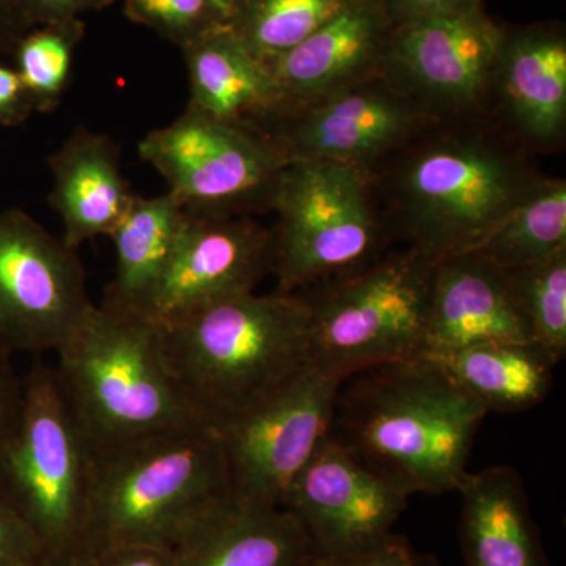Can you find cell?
<instances>
[{
  "mask_svg": "<svg viewBox=\"0 0 566 566\" xmlns=\"http://www.w3.org/2000/svg\"><path fill=\"white\" fill-rule=\"evenodd\" d=\"M433 122L381 76L290 107L260 129L289 161L345 164L370 174Z\"/></svg>",
  "mask_w": 566,
  "mask_h": 566,
  "instance_id": "cell-13",
  "label": "cell"
},
{
  "mask_svg": "<svg viewBox=\"0 0 566 566\" xmlns=\"http://www.w3.org/2000/svg\"><path fill=\"white\" fill-rule=\"evenodd\" d=\"M394 25L382 0H348L303 43L266 63L282 111L379 74Z\"/></svg>",
  "mask_w": 566,
  "mask_h": 566,
  "instance_id": "cell-16",
  "label": "cell"
},
{
  "mask_svg": "<svg viewBox=\"0 0 566 566\" xmlns=\"http://www.w3.org/2000/svg\"><path fill=\"white\" fill-rule=\"evenodd\" d=\"M91 450L87 509L74 566L117 547L170 549L197 517L232 497L214 427L182 428Z\"/></svg>",
  "mask_w": 566,
  "mask_h": 566,
  "instance_id": "cell-3",
  "label": "cell"
},
{
  "mask_svg": "<svg viewBox=\"0 0 566 566\" xmlns=\"http://www.w3.org/2000/svg\"><path fill=\"white\" fill-rule=\"evenodd\" d=\"M490 112L528 151L560 147L566 132V41L560 32H505Z\"/></svg>",
  "mask_w": 566,
  "mask_h": 566,
  "instance_id": "cell-18",
  "label": "cell"
},
{
  "mask_svg": "<svg viewBox=\"0 0 566 566\" xmlns=\"http://www.w3.org/2000/svg\"><path fill=\"white\" fill-rule=\"evenodd\" d=\"M73 41L65 32L44 31L22 40L17 71L31 95L35 112H52L69 85Z\"/></svg>",
  "mask_w": 566,
  "mask_h": 566,
  "instance_id": "cell-28",
  "label": "cell"
},
{
  "mask_svg": "<svg viewBox=\"0 0 566 566\" xmlns=\"http://www.w3.org/2000/svg\"><path fill=\"white\" fill-rule=\"evenodd\" d=\"M48 562L39 536L0 494V565Z\"/></svg>",
  "mask_w": 566,
  "mask_h": 566,
  "instance_id": "cell-31",
  "label": "cell"
},
{
  "mask_svg": "<svg viewBox=\"0 0 566 566\" xmlns=\"http://www.w3.org/2000/svg\"><path fill=\"white\" fill-rule=\"evenodd\" d=\"M128 9L166 31L192 33V40L222 22L210 0H128Z\"/></svg>",
  "mask_w": 566,
  "mask_h": 566,
  "instance_id": "cell-29",
  "label": "cell"
},
{
  "mask_svg": "<svg viewBox=\"0 0 566 566\" xmlns=\"http://www.w3.org/2000/svg\"><path fill=\"white\" fill-rule=\"evenodd\" d=\"M308 566H438L431 556L419 554L403 536L390 535L359 553L346 556H316Z\"/></svg>",
  "mask_w": 566,
  "mask_h": 566,
  "instance_id": "cell-30",
  "label": "cell"
},
{
  "mask_svg": "<svg viewBox=\"0 0 566 566\" xmlns=\"http://www.w3.org/2000/svg\"><path fill=\"white\" fill-rule=\"evenodd\" d=\"M348 0H237L226 22L264 63L292 51L335 17Z\"/></svg>",
  "mask_w": 566,
  "mask_h": 566,
  "instance_id": "cell-26",
  "label": "cell"
},
{
  "mask_svg": "<svg viewBox=\"0 0 566 566\" xmlns=\"http://www.w3.org/2000/svg\"><path fill=\"white\" fill-rule=\"evenodd\" d=\"M491 114L433 120L370 172L390 237L431 262L474 252L545 175Z\"/></svg>",
  "mask_w": 566,
  "mask_h": 566,
  "instance_id": "cell-1",
  "label": "cell"
},
{
  "mask_svg": "<svg viewBox=\"0 0 566 566\" xmlns=\"http://www.w3.org/2000/svg\"><path fill=\"white\" fill-rule=\"evenodd\" d=\"M427 357L488 412H521L542 403L557 365L536 344H483Z\"/></svg>",
  "mask_w": 566,
  "mask_h": 566,
  "instance_id": "cell-24",
  "label": "cell"
},
{
  "mask_svg": "<svg viewBox=\"0 0 566 566\" xmlns=\"http://www.w3.org/2000/svg\"><path fill=\"white\" fill-rule=\"evenodd\" d=\"M365 371L337 438L409 495L460 490L486 409L428 357Z\"/></svg>",
  "mask_w": 566,
  "mask_h": 566,
  "instance_id": "cell-4",
  "label": "cell"
},
{
  "mask_svg": "<svg viewBox=\"0 0 566 566\" xmlns=\"http://www.w3.org/2000/svg\"><path fill=\"white\" fill-rule=\"evenodd\" d=\"M342 382L312 364L277 392L216 427L233 501L282 509L290 483L333 431Z\"/></svg>",
  "mask_w": 566,
  "mask_h": 566,
  "instance_id": "cell-11",
  "label": "cell"
},
{
  "mask_svg": "<svg viewBox=\"0 0 566 566\" xmlns=\"http://www.w3.org/2000/svg\"><path fill=\"white\" fill-rule=\"evenodd\" d=\"M483 344H535L509 274L479 252L436 262L424 357Z\"/></svg>",
  "mask_w": 566,
  "mask_h": 566,
  "instance_id": "cell-17",
  "label": "cell"
},
{
  "mask_svg": "<svg viewBox=\"0 0 566 566\" xmlns=\"http://www.w3.org/2000/svg\"><path fill=\"white\" fill-rule=\"evenodd\" d=\"M504 29L482 0L395 24L379 74L433 120L491 114Z\"/></svg>",
  "mask_w": 566,
  "mask_h": 566,
  "instance_id": "cell-10",
  "label": "cell"
},
{
  "mask_svg": "<svg viewBox=\"0 0 566 566\" xmlns=\"http://www.w3.org/2000/svg\"><path fill=\"white\" fill-rule=\"evenodd\" d=\"M460 538L468 566H549L523 479L506 465L468 472Z\"/></svg>",
  "mask_w": 566,
  "mask_h": 566,
  "instance_id": "cell-22",
  "label": "cell"
},
{
  "mask_svg": "<svg viewBox=\"0 0 566 566\" xmlns=\"http://www.w3.org/2000/svg\"><path fill=\"white\" fill-rule=\"evenodd\" d=\"M156 326L175 379L214 428L314 364L304 293H238Z\"/></svg>",
  "mask_w": 566,
  "mask_h": 566,
  "instance_id": "cell-2",
  "label": "cell"
},
{
  "mask_svg": "<svg viewBox=\"0 0 566 566\" xmlns=\"http://www.w3.org/2000/svg\"><path fill=\"white\" fill-rule=\"evenodd\" d=\"M140 158L158 170L189 214L268 210L289 159L263 134L189 107L140 140Z\"/></svg>",
  "mask_w": 566,
  "mask_h": 566,
  "instance_id": "cell-9",
  "label": "cell"
},
{
  "mask_svg": "<svg viewBox=\"0 0 566 566\" xmlns=\"http://www.w3.org/2000/svg\"><path fill=\"white\" fill-rule=\"evenodd\" d=\"M25 6L35 10V13L46 14V17H61L69 14L70 11L81 9L93 0H24Z\"/></svg>",
  "mask_w": 566,
  "mask_h": 566,
  "instance_id": "cell-36",
  "label": "cell"
},
{
  "mask_svg": "<svg viewBox=\"0 0 566 566\" xmlns=\"http://www.w3.org/2000/svg\"><path fill=\"white\" fill-rule=\"evenodd\" d=\"M394 24L416 20V18L430 17V14L446 13L469 6L475 0H382Z\"/></svg>",
  "mask_w": 566,
  "mask_h": 566,
  "instance_id": "cell-35",
  "label": "cell"
},
{
  "mask_svg": "<svg viewBox=\"0 0 566 566\" xmlns=\"http://www.w3.org/2000/svg\"><path fill=\"white\" fill-rule=\"evenodd\" d=\"M189 107L259 133L282 111L266 63L221 22L188 46Z\"/></svg>",
  "mask_w": 566,
  "mask_h": 566,
  "instance_id": "cell-21",
  "label": "cell"
},
{
  "mask_svg": "<svg viewBox=\"0 0 566 566\" xmlns=\"http://www.w3.org/2000/svg\"><path fill=\"white\" fill-rule=\"evenodd\" d=\"M10 352L0 345V453L9 441L20 417L22 382L18 381L10 363Z\"/></svg>",
  "mask_w": 566,
  "mask_h": 566,
  "instance_id": "cell-32",
  "label": "cell"
},
{
  "mask_svg": "<svg viewBox=\"0 0 566 566\" xmlns=\"http://www.w3.org/2000/svg\"><path fill=\"white\" fill-rule=\"evenodd\" d=\"M170 553L175 566H308L318 556L292 513L232 497L197 517Z\"/></svg>",
  "mask_w": 566,
  "mask_h": 566,
  "instance_id": "cell-19",
  "label": "cell"
},
{
  "mask_svg": "<svg viewBox=\"0 0 566 566\" xmlns=\"http://www.w3.org/2000/svg\"><path fill=\"white\" fill-rule=\"evenodd\" d=\"M55 354V378L91 449L208 424L175 379L158 326L139 312L95 304Z\"/></svg>",
  "mask_w": 566,
  "mask_h": 566,
  "instance_id": "cell-5",
  "label": "cell"
},
{
  "mask_svg": "<svg viewBox=\"0 0 566 566\" xmlns=\"http://www.w3.org/2000/svg\"><path fill=\"white\" fill-rule=\"evenodd\" d=\"M0 566H55L50 564V562H31V564H11V565H0Z\"/></svg>",
  "mask_w": 566,
  "mask_h": 566,
  "instance_id": "cell-38",
  "label": "cell"
},
{
  "mask_svg": "<svg viewBox=\"0 0 566 566\" xmlns=\"http://www.w3.org/2000/svg\"><path fill=\"white\" fill-rule=\"evenodd\" d=\"M77 566H175L167 547L128 546L104 551Z\"/></svg>",
  "mask_w": 566,
  "mask_h": 566,
  "instance_id": "cell-34",
  "label": "cell"
},
{
  "mask_svg": "<svg viewBox=\"0 0 566 566\" xmlns=\"http://www.w3.org/2000/svg\"><path fill=\"white\" fill-rule=\"evenodd\" d=\"M3 0H0V7H2Z\"/></svg>",
  "mask_w": 566,
  "mask_h": 566,
  "instance_id": "cell-39",
  "label": "cell"
},
{
  "mask_svg": "<svg viewBox=\"0 0 566 566\" xmlns=\"http://www.w3.org/2000/svg\"><path fill=\"white\" fill-rule=\"evenodd\" d=\"M408 499L331 431L290 483L282 509L296 517L318 556H346L389 538Z\"/></svg>",
  "mask_w": 566,
  "mask_h": 566,
  "instance_id": "cell-14",
  "label": "cell"
},
{
  "mask_svg": "<svg viewBox=\"0 0 566 566\" xmlns=\"http://www.w3.org/2000/svg\"><path fill=\"white\" fill-rule=\"evenodd\" d=\"M434 264L406 248L304 293L316 367L345 381L381 365L422 359Z\"/></svg>",
  "mask_w": 566,
  "mask_h": 566,
  "instance_id": "cell-7",
  "label": "cell"
},
{
  "mask_svg": "<svg viewBox=\"0 0 566 566\" xmlns=\"http://www.w3.org/2000/svg\"><path fill=\"white\" fill-rule=\"evenodd\" d=\"M268 210L275 214L270 271L277 292L304 293L353 273L378 259L390 238L370 174L345 164L290 161Z\"/></svg>",
  "mask_w": 566,
  "mask_h": 566,
  "instance_id": "cell-6",
  "label": "cell"
},
{
  "mask_svg": "<svg viewBox=\"0 0 566 566\" xmlns=\"http://www.w3.org/2000/svg\"><path fill=\"white\" fill-rule=\"evenodd\" d=\"M35 112L17 70L0 65V126H18Z\"/></svg>",
  "mask_w": 566,
  "mask_h": 566,
  "instance_id": "cell-33",
  "label": "cell"
},
{
  "mask_svg": "<svg viewBox=\"0 0 566 566\" xmlns=\"http://www.w3.org/2000/svg\"><path fill=\"white\" fill-rule=\"evenodd\" d=\"M565 251L566 182L543 177L474 252L512 271Z\"/></svg>",
  "mask_w": 566,
  "mask_h": 566,
  "instance_id": "cell-25",
  "label": "cell"
},
{
  "mask_svg": "<svg viewBox=\"0 0 566 566\" xmlns=\"http://www.w3.org/2000/svg\"><path fill=\"white\" fill-rule=\"evenodd\" d=\"M506 274L535 344L560 364L566 356V251Z\"/></svg>",
  "mask_w": 566,
  "mask_h": 566,
  "instance_id": "cell-27",
  "label": "cell"
},
{
  "mask_svg": "<svg viewBox=\"0 0 566 566\" xmlns=\"http://www.w3.org/2000/svg\"><path fill=\"white\" fill-rule=\"evenodd\" d=\"M48 164L50 202L61 216L63 243L76 251L87 241L109 237L134 199L123 177L117 144L81 126L52 153Z\"/></svg>",
  "mask_w": 566,
  "mask_h": 566,
  "instance_id": "cell-20",
  "label": "cell"
},
{
  "mask_svg": "<svg viewBox=\"0 0 566 566\" xmlns=\"http://www.w3.org/2000/svg\"><path fill=\"white\" fill-rule=\"evenodd\" d=\"M93 307L76 251L28 212L0 211V345L55 353Z\"/></svg>",
  "mask_w": 566,
  "mask_h": 566,
  "instance_id": "cell-12",
  "label": "cell"
},
{
  "mask_svg": "<svg viewBox=\"0 0 566 566\" xmlns=\"http://www.w3.org/2000/svg\"><path fill=\"white\" fill-rule=\"evenodd\" d=\"M271 266V233L245 214L196 216L144 314L164 324L233 294L253 292Z\"/></svg>",
  "mask_w": 566,
  "mask_h": 566,
  "instance_id": "cell-15",
  "label": "cell"
},
{
  "mask_svg": "<svg viewBox=\"0 0 566 566\" xmlns=\"http://www.w3.org/2000/svg\"><path fill=\"white\" fill-rule=\"evenodd\" d=\"M22 389L20 417L0 453V494L39 536L50 564L74 566L87 509L91 446L54 368L36 365Z\"/></svg>",
  "mask_w": 566,
  "mask_h": 566,
  "instance_id": "cell-8",
  "label": "cell"
},
{
  "mask_svg": "<svg viewBox=\"0 0 566 566\" xmlns=\"http://www.w3.org/2000/svg\"><path fill=\"white\" fill-rule=\"evenodd\" d=\"M211 6L214 7L216 13L219 14L222 22H227L232 17L234 3L237 0H210Z\"/></svg>",
  "mask_w": 566,
  "mask_h": 566,
  "instance_id": "cell-37",
  "label": "cell"
},
{
  "mask_svg": "<svg viewBox=\"0 0 566 566\" xmlns=\"http://www.w3.org/2000/svg\"><path fill=\"white\" fill-rule=\"evenodd\" d=\"M189 222V212L170 192L134 196L128 211L109 234L115 275L104 304L144 314Z\"/></svg>",
  "mask_w": 566,
  "mask_h": 566,
  "instance_id": "cell-23",
  "label": "cell"
}]
</instances>
